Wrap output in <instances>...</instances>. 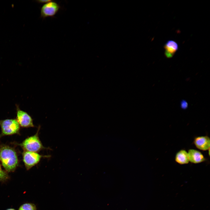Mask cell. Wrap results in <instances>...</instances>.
<instances>
[{
	"label": "cell",
	"mask_w": 210,
	"mask_h": 210,
	"mask_svg": "<svg viewBox=\"0 0 210 210\" xmlns=\"http://www.w3.org/2000/svg\"><path fill=\"white\" fill-rule=\"evenodd\" d=\"M19 160L13 147L0 144V163L8 173L14 172L18 167Z\"/></svg>",
	"instance_id": "obj_1"
},
{
	"label": "cell",
	"mask_w": 210,
	"mask_h": 210,
	"mask_svg": "<svg viewBox=\"0 0 210 210\" xmlns=\"http://www.w3.org/2000/svg\"><path fill=\"white\" fill-rule=\"evenodd\" d=\"M22 160L27 170H28L38 164L42 158H48L50 155H43L38 153L23 151Z\"/></svg>",
	"instance_id": "obj_4"
},
{
	"label": "cell",
	"mask_w": 210,
	"mask_h": 210,
	"mask_svg": "<svg viewBox=\"0 0 210 210\" xmlns=\"http://www.w3.org/2000/svg\"><path fill=\"white\" fill-rule=\"evenodd\" d=\"M1 132L0 138L5 136L15 134L20 135V126L16 119L0 120Z\"/></svg>",
	"instance_id": "obj_3"
},
{
	"label": "cell",
	"mask_w": 210,
	"mask_h": 210,
	"mask_svg": "<svg viewBox=\"0 0 210 210\" xmlns=\"http://www.w3.org/2000/svg\"><path fill=\"white\" fill-rule=\"evenodd\" d=\"M6 210H16L14 208H10L6 209Z\"/></svg>",
	"instance_id": "obj_15"
},
{
	"label": "cell",
	"mask_w": 210,
	"mask_h": 210,
	"mask_svg": "<svg viewBox=\"0 0 210 210\" xmlns=\"http://www.w3.org/2000/svg\"><path fill=\"white\" fill-rule=\"evenodd\" d=\"M16 119L20 127L24 128L34 127L33 120L31 116L27 112L21 110L18 105H16Z\"/></svg>",
	"instance_id": "obj_5"
},
{
	"label": "cell",
	"mask_w": 210,
	"mask_h": 210,
	"mask_svg": "<svg viewBox=\"0 0 210 210\" xmlns=\"http://www.w3.org/2000/svg\"><path fill=\"white\" fill-rule=\"evenodd\" d=\"M40 128L41 126L39 125L35 134L28 137L21 143L13 142V143L20 146L24 151L38 153L43 150H49L50 149L49 148H46L43 146L39 139V132Z\"/></svg>",
	"instance_id": "obj_2"
},
{
	"label": "cell",
	"mask_w": 210,
	"mask_h": 210,
	"mask_svg": "<svg viewBox=\"0 0 210 210\" xmlns=\"http://www.w3.org/2000/svg\"><path fill=\"white\" fill-rule=\"evenodd\" d=\"M18 210H37V207L34 203L26 202L21 205Z\"/></svg>",
	"instance_id": "obj_11"
},
{
	"label": "cell",
	"mask_w": 210,
	"mask_h": 210,
	"mask_svg": "<svg viewBox=\"0 0 210 210\" xmlns=\"http://www.w3.org/2000/svg\"><path fill=\"white\" fill-rule=\"evenodd\" d=\"M188 104L187 102L185 100H182L180 102V107L183 110H186L188 107Z\"/></svg>",
	"instance_id": "obj_13"
},
{
	"label": "cell",
	"mask_w": 210,
	"mask_h": 210,
	"mask_svg": "<svg viewBox=\"0 0 210 210\" xmlns=\"http://www.w3.org/2000/svg\"><path fill=\"white\" fill-rule=\"evenodd\" d=\"M60 7L56 2L51 0L41 7L40 17L43 19L49 17H53L58 12Z\"/></svg>",
	"instance_id": "obj_6"
},
{
	"label": "cell",
	"mask_w": 210,
	"mask_h": 210,
	"mask_svg": "<svg viewBox=\"0 0 210 210\" xmlns=\"http://www.w3.org/2000/svg\"><path fill=\"white\" fill-rule=\"evenodd\" d=\"M189 162L195 164H199L205 161L206 159L203 155L197 150L189 149L188 152Z\"/></svg>",
	"instance_id": "obj_8"
},
{
	"label": "cell",
	"mask_w": 210,
	"mask_h": 210,
	"mask_svg": "<svg viewBox=\"0 0 210 210\" xmlns=\"http://www.w3.org/2000/svg\"><path fill=\"white\" fill-rule=\"evenodd\" d=\"M51 1V0H37L36 1L38 3L40 4L44 3L45 4Z\"/></svg>",
	"instance_id": "obj_14"
},
{
	"label": "cell",
	"mask_w": 210,
	"mask_h": 210,
	"mask_svg": "<svg viewBox=\"0 0 210 210\" xmlns=\"http://www.w3.org/2000/svg\"><path fill=\"white\" fill-rule=\"evenodd\" d=\"M10 178L8 173L2 169L0 163V182L4 183L7 181Z\"/></svg>",
	"instance_id": "obj_12"
},
{
	"label": "cell",
	"mask_w": 210,
	"mask_h": 210,
	"mask_svg": "<svg viewBox=\"0 0 210 210\" xmlns=\"http://www.w3.org/2000/svg\"><path fill=\"white\" fill-rule=\"evenodd\" d=\"M193 143L197 149L201 150L206 151L210 149V139L207 136L195 137L194 139Z\"/></svg>",
	"instance_id": "obj_7"
},
{
	"label": "cell",
	"mask_w": 210,
	"mask_h": 210,
	"mask_svg": "<svg viewBox=\"0 0 210 210\" xmlns=\"http://www.w3.org/2000/svg\"><path fill=\"white\" fill-rule=\"evenodd\" d=\"M175 160L177 163L181 164H185L189 162L188 152L185 149H181L176 153Z\"/></svg>",
	"instance_id": "obj_10"
},
{
	"label": "cell",
	"mask_w": 210,
	"mask_h": 210,
	"mask_svg": "<svg viewBox=\"0 0 210 210\" xmlns=\"http://www.w3.org/2000/svg\"><path fill=\"white\" fill-rule=\"evenodd\" d=\"M166 57L170 58L172 57L178 49V45L175 41L170 40L166 42L164 46Z\"/></svg>",
	"instance_id": "obj_9"
}]
</instances>
